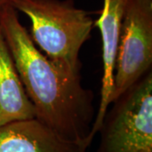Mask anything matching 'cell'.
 I'll return each mask as SVG.
<instances>
[{"mask_svg": "<svg viewBox=\"0 0 152 152\" xmlns=\"http://www.w3.org/2000/svg\"><path fill=\"white\" fill-rule=\"evenodd\" d=\"M0 31L34 106L36 118L87 150L96 114L93 93L82 86L81 76L60 70L39 50L9 3L0 6Z\"/></svg>", "mask_w": 152, "mask_h": 152, "instance_id": "cell-1", "label": "cell"}, {"mask_svg": "<svg viewBox=\"0 0 152 152\" xmlns=\"http://www.w3.org/2000/svg\"><path fill=\"white\" fill-rule=\"evenodd\" d=\"M31 23L30 37L60 70L80 77V52L89 40L94 20L73 0H10Z\"/></svg>", "mask_w": 152, "mask_h": 152, "instance_id": "cell-2", "label": "cell"}, {"mask_svg": "<svg viewBox=\"0 0 152 152\" xmlns=\"http://www.w3.org/2000/svg\"><path fill=\"white\" fill-rule=\"evenodd\" d=\"M96 152H152V70L113 101Z\"/></svg>", "mask_w": 152, "mask_h": 152, "instance_id": "cell-3", "label": "cell"}, {"mask_svg": "<svg viewBox=\"0 0 152 152\" xmlns=\"http://www.w3.org/2000/svg\"><path fill=\"white\" fill-rule=\"evenodd\" d=\"M151 67L152 0H128L120 30L111 103L152 70Z\"/></svg>", "mask_w": 152, "mask_h": 152, "instance_id": "cell-4", "label": "cell"}, {"mask_svg": "<svg viewBox=\"0 0 152 152\" xmlns=\"http://www.w3.org/2000/svg\"><path fill=\"white\" fill-rule=\"evenodd\" d=\"M127 3L128 0H103L101 15L94 21V26L99 29L102 37V76L100 103L89 135V142L91 144L98 133L111 104L110 98L113 91L115 61Z\"/></svg>", "mask_w": 152, "mask_h": 152, "instance_id": "cell-5", "label": "cell"}, {"mask_svg": "<svg viewBox=\"0 0 152 152\" xmlns=\"http://www.w3.org/2000/svg\"><path fill=\"white\" fill-rule=\"evenodd\" d=\"M37 118L0 126V152H86Z\"/></svg>", "mask_w": 152, "mask_h": 152, "instance_id": "cell-6", "label": "cell"}, {"mask_svg": "<svg viewBox=\"0 0 152 152\" xmlns=\"http://www.w3.org/2000/svg\"><path fill=\"white\" fill-rule=\"evenodd\" d=\"M32 118H36L34 106L0 31V126Z\"/></svg>", "mask_w": 152, "mask_h": 152, "instance_id": "cell-7", "label": "cell"}, {"mask_svg": "<svg viewBox=\"0 0 152 152\" xmlns=\"http://www.w3.org/2000/svg\"><path fill=\"white\" fill-rule=\"evenodd\" d=\"M9 2H10V0H0V6L4 4H7Z\"/></svg>", "mask_w": 152, "mask_h": 152, "instance_id": "cell-8", "label": "cell"}]
</instances>
